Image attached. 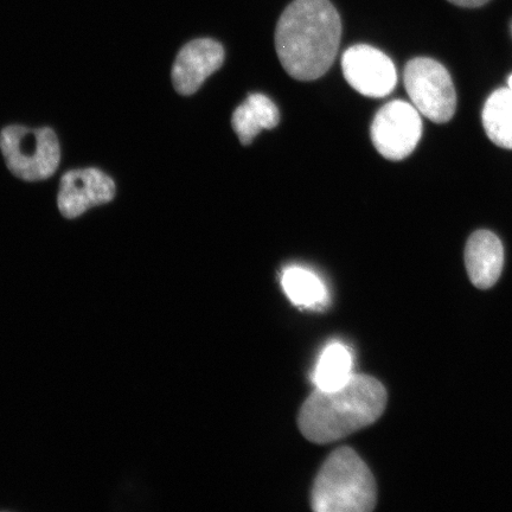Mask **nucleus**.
Listing matches in <instances>:
<instances>
[{
  "mask_svg": "<svg viewBox=\"0 0 512 512\" xmlns=\"http://www.w3.org/2000/svg\"><path fill=\"white\" fill-rule=\"evenodd\" d=\"M405 87L413 106L426 118L445 124L456 112L457 95L447 69L428 57L407 63Z\"/></svg>",
  "mask_w": 512,
  "mask_h": 512,
  "instance_id": "39448f33",
  "label": "nucleus"
},
{
  "mask_svg": "<svg viewBox=\"0 0 512 512\" xmlns=\"http://www.w3.org/2000/svg\"><path fill=\"white\" fill-rule=\"evenodd\" d=\"M448 2L463 6V8H479V6H483L488 3L489 0H448Z\"/></svg>",
  "mask_w": 512,
  "mask_h": 512,
  "instance_id": "2eb2a0df",
  "label": "nucleus"
},
{
  "mask_svg": "<svg viewBox=\"0 0 512 512\" xmlns=\"http://www.w3.org/2000/svg\"><path fill=\"white\" fill-rule=\"evenodd\" d=\"M483 126L491 142L503 149L512 150V91L497 89L486 100Z\"/></svg>",
  "mask_w": 512,
  "mask_h": 512,
  "instance_id": "f8f14e48",
  "label": "nucleus"
},
{
  "mask_svg": "<svg viewBox=\"0 0 512 512\" xmlns=\"http://www.w3.org/2000/svg\"><path fill=\"white\" fill-rule=\"evenodd\" d=\"M508 83H509V88L512 91V75L510 76Z\"/></svg>",
  "mask_w": 512,
  "mask_h": 512,
  "instance_id": "dca6fc26",
  "label": "nucleus"
},
{
  "mask_svg": "<svg viewBox=\"0 0 512 512\" xmlns=\"http://www.w3.org/2000/svg\"><path fill=\"white\" fill-rule=\"evenodd\" d=\"M286 296L293 304L303 307L323 305L328 299V291L318 275L306 268L291 266L281 275Z\"/></svg>",
  "mask_w": 512,
  "mask_h": 512,
  "instance_id": "4468645a",
  "label": "nucleus"
},
{
  "mask_svg": "<svg viewBox=\"0 0 512 512\" xmlns=\"http://www.w3.org/2000/svg\"><path fill=\"white\" fill-rule=\"evenodd\" d=\"M342 22L329 0H293L275 29V49L291 78L313 81L334 63Z\"/></svg>",
  "mask_w": 512,
  "mask_h": 512,
  "instance_id": "f257e3e1",
  "label": "nucleus"
},
{
  "mask_svg": "<svg viewBox=\"0 0 512 512\" xmlns=\"http://www.w3.org/2000/svg\"><path fill=\"white\" fill-rule=\"evenodd\" d=\"M115 183L98 169L73 170L61 178L57 204L66 219H76L88 209L111 202Z\"/></svg>",
  "mask_w": 512,
  "mask_h": 512,
  "instance_id": "6e6552de",
  "label": "nucleus"
},
{
  "mask_svg": "<svg viewBox=\"0 0 512 512\" xmlns=\"http://www.w3.org/2000/svg\"><path fill=\"white\" fill-rule=\"evenodd\" d=\"M0 150L8 169L23 181H43L59 168V139L49 127H5L0 132Z\"/></svg>",
  "mask_w": 512,
  "mask_h": 512,
  "instance_id": "20e7f679",
  "label": "nucleus"
},
{
  "mask_svg": "<svg viewBox=\"0 0 512 512\" xmlns=\"http://www.w3.org/2000/svg\"><path fill=\"white\" fill-rule=\"evenodd\" d=\"M277 105L264 94H251L236 108L232 125L243 145L252 144L262 130H272L279 124Z\"/></svg>",
  "mask_w": 512,
  "mask_h": 512,
  "instance_id": "9b49d317",
  "label": "nucleus"
},
{
  "mask_svg": "<svg viewBox=\"0 0 512 512\" xmlns=\"http://www.w3.org/2000/svg\"><path fill=\"white\" fill-rule=\"evenodd\" d=\"M354 360L350 350L341 343L328 345L320 355L313 374L317 389L332 390L344 386L352 375Z\"/></svg>",
  "mask_w": 512,
  "mask_h": 512,
  "instance_id": "ddd939ff",
  "label": "nucleus"
},
{
  "mask_svg": "<svg viewBox=\"0 0 512 512\" xmlns=\"http://www.w3.org/2000/svg\"><path fill=\"white\" fill-rule=\"evenodd\" d=\"M342 69L349 85L368 98H384L394 91L398 73L381 50L358 44L343 54Z\"/></svg>",
  "mask_w": 512,
  "mask_h": 512,
  "instance_id": "0eeeda50",
  "label": "nucleus"
},
{
  "mask_svg": "<svg viewBox=\"0 0 512 512\" xmlns=\"http://www.w3.org/2000/svg\"><path fill=\"white\" fill-rule=\"evenodd\" d=\"M223 62L224 49L211 38H198L185 44L172 68L176 91L187 96L196 93L204 81L222 67Z\"/></svg>",
  "mask_w": 512,
  "mask_h": 512,
  "instance_id": "1a4fd4ad",
  "label": "nucleus"
},
{
  "mask_svg": "<svg viewBox=\"0 0 512 512\" xmlns=\"http://www.w3.org/2000/svg\"><path fill=\"white\" fill-rule=\"evenodd\" d=\"M465 264L471 283L480 290H488L502 274L504 249L501 240L489 230L473 233L465 248Z\"/></svg>",
  "mask_w": 512,
  "mask_h": 512,
  "instance_id": "9d476101",
  "label": "nucleus"
},
{
  "mask_svg": "<svg viewBox=\"0 0 512 512\" xmlns=\"http://www.w3.org/2000/svg\"><path fill=\"white\" fill-rule=\"evenodd\" d=\"M422 134L420 112L406 101L395 100L384 105L371 125V140L377 152L389 160H402L412 155Z\"/></svg>",
  "mask_w": 512,
  "mask_h": 512,
  "instance_id": "423d86ee",
  "label": "nucleus"
},
{
  "mask_svg": "<svg viewBox=\"0 0 512 512\" xmlns=\"http://www.w3.org/2000/svg\"><path fill=\"white\" fill-rule=\"evenodd\" d=\"M387 402V390L379 380L354 374L342 387L316 388L300 409L299 430L312 443H334L373 425L381 418Z\"/></svg>",
  "mask_w": 512,
  "mask_h": 512,
  "instance_id": "f03ea898",
  "label": "nucleus"
},
{
  "mask_svg": "<svg viewBox=\"0 0 512 512\" xmlns=\"http://www.w3.org/2000/svg\"><path fill=\"white\" fill-rule=\"evenodd\" d=\"M377 503L373 473L350 447H339L325 460L313 483L312 509L317 512H369Z\"/></svg>",
  "mask_w": 512,
  "mask_h": 512,
  "instance_id": "7ed1b4c3",
  "label": "nucleus"
}]
</instances>
